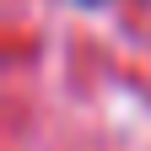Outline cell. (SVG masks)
<instances>
[{"label":"cell","mask_w":151,"mask_h":151,"mask_svg":"<svg viewBox=\"0 0 151 151\" xmlns=\"http://www.w3.org/2000/svg\"><path fill=\"white\" fill-rule=\"evenodd\" d=\"M92 6H103V0H92Z\"/></svg>","instance_id":"1"}]
</instances>
